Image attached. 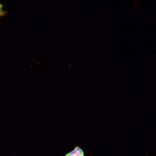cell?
Wrapping results in <instances>:
<instances>
[{"mask_svg":"<svg viewBox=\"0 0 156 156\" xmlns=\"http://www.w3.org/2000/svg\"><path fill=\"white\" fill-rule=\"evenodd\" d=\"M63 156H85L83 150L77 145L74 149L71 151L68 152Z\"/></svg>","mask_w":156,"mask_h":156,"instance_id":"6da1fadb","label":"cell"},{"mask_svg":"<svg viewBox=\"0 0 156 156\" xmlns=\"http://www.w3.org/2000/svg\"><path fill=\"white\" fill-rule=\"evenodd\" d=\"M3 5L0 4V17L5 16L7 15L8 12H7L5 11L3 9Z\"/></svg>","mask_w":156,"mask_h":156,"instance_id":"7a4b0ae2","label":"cell"}]
</instances>
